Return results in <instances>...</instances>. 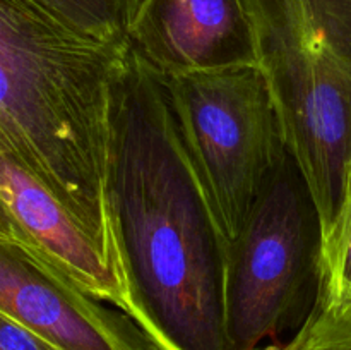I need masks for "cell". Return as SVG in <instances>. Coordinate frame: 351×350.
Wrapping results in <instances>:
<instances>
[{"label": "cell", "instance_id": "1", "mask_svg": "<svg viewBox=\"0 0 351 350\" xmlns=\"http://www.w3.org/2000/svg\"><path fill=\"white\" fill-rule=\"evenodd\" d=\"M106 201L129 318L154 350H228V240L160 75L127 47L110 117Z\"/></svg>", "mask_w": 351, "mask_h": 350}, {"label": "cell", "instance_id": "2", "mask_svg": "<svg viewBox=\"0 0 351 350\" xmlns=\"http://www.w3.org/2000/svg\"><path fill=\"white\" fill-rule=\"evenodd\" d=\"M125 54L38 0H0V154L41 182L117 266L106 165Z\"/></svg>", "mask_w": 351, "mask_h": 350}, {"label": "cell", "instance_id": "3", "mask_svg": "<svg viewBox=\"0 0 351 350\" xmlns=\"http://www.w3.org/2000/svg\"><path fill=\"white\" fill-rule=\"evenodd\" d=\"M285 143L312 192L322 237L351 165V0H247Z\"/></svg>", "mask_w": 351, "mask_h": 350}, {"label": "cell", "instance_id": "4", "mask_svg": "<svg viewBox=\"0 0 351 350\" xmlns=\"http://www.w3.org/2000/svg\"><path fill=\"white\" fill-rule=\"evenodd\" d=\"M322 292V226L307 180L288 151L228 242V350H263L305 325Z\"/></svg>", "mask_w": 351, "mask_h": 350}, {"label": "cell", "instance_id": "5", "mask_svg": "<svg viewBox=\"0 0 351 350\" xmlns=\"http://www.w3.org/2000/svg\"><path fill=\"white\" fill-rule=\"evenodd\" d=\"M161 81L230 242L288 153L269 82L259 65L189 72Z\"/></svg>", "mask_w": 351, "mask_h": 350}, {"label": "cell", "instance_id": "6", "mask_svg": "<svg viewBox=\"0 0 351 350\" xmlns=\"http://www.w3.org/2000/svg\"><path fill=\"white\" fill-rule=\"evenodd\" d=\"M0 312L58 350H154L125 312L17 240L0 239Z\"/></svg>", "mask_w": 351, "mask_h": 350}, {"label": "cell", "instance_id": "7", "mask_svg": "<svg viewBox=\"0 0 351 350\" xmlns=\"http://www.w3.org/2000/svg\"><path fill=\"white\" fill-rule=\"evenodd\" d=\"M127 47L161 78L259 65L247 0H137Z\"/></svg>", "mask_w": 351, "mask_h": 350}, {"label": "cell", "instance_id": "8", "mask_svg": "<svg viewBox=\"0 0 351 350\" xmlns=\"http://www.w3.org/2000/svg\"><path fill=\"white\" fill-rule=\"evenodd\" d=\"M0 199L34 254L98 301L129 316L120 268L82 223L24 168L0 154Z\"/></svg>", "mask_w": 351, "mask_h": 350}, {"label": "cell", "instance_id": "9", "mask_svg": "<svg viewBox=\"0 0 351 350\" xmlns=\"http://www.w3.org/2000/svg\"><path fill=\"white\" fill-rule=\"evenodd\" d=\"M79 33L127 47V30L137 0H38Z\"/></svg>", "mask_w": 351, "mask_h": 350}, {"label": "cell", "instance_id": "10", "mask_svg": "<svg viewBox=\"0 0 351 350\" xmlns=\"http://www.w3.org/2000/svg\"><path fill=\"white\" fill-rule=\"evenodd\" d=\"M331 302L351 304V165L335 225L322 237V292Z\"/></svg>", "mask_w": 351, "mask_h": 350}, {"label": "cell", "instance_id": "11", "mask_svg": "<svg viewBox=\"0 0 351 350\" xmlns=\"http://www.w3.org/2000/svg\"><path fill=\"white\" fill-rule=\"evenodd\" d=\"M263 350H351V304L321 295L317 307L295 335Z\"/></svg>", "mask_w": 351, "mask_h": 350}, {"label": "cell", "instance_id": "12", "mask_svg": "<svg viewBox=\"0 0 351 350\" xmlns=\"http://www.w3.org/2000/svg\"><path fill=\"white\" fill-rule=\"evenodd\" d=\"M0 350H58L51 343L29 331L0 312Z\"/></svg>", "mask_w": 351, "mask_h": 350}, {"label": "cell", "instance_id": "13", "mask_svg": "<svg viewBox=\"0 0 351 350\" xmlns=\"http://www.w3.org/2000/svg\"><path fill=\"white\" fill-rule=\"evenodd\" d=\"M0 239L23 242V237H21L19 229H17V225L14 223L12 216H10L9 209L5 208L2 199H0ZM24 246H26V244H24Z\"/></svg>", "mask_w": 351, "mask_h": 350}]
</instances>
